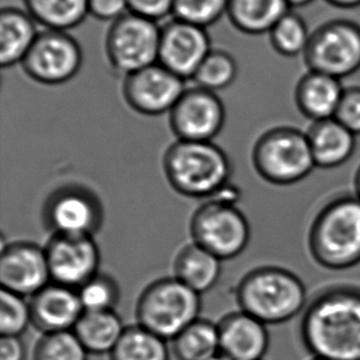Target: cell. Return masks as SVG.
Here are the masks:
<instances>
[{
  "mask_svg": "<svg viewBox=\"0 0 360 360\" xmlns=\"http://www.w3.org/2000/svg\"><path fill=\"white\" fill-rule=\"evenodd\" d=\"M175 0H128L129 13L158 22L172 14Z\"/></svg>",
  "mask_w": 360,
  "mask_h": 360,
  "instance_id": "obj_35",
  "label": "cell"
},
{
  "mask_svg": "<svg viewBox=\"0 0 360 360\" xmlns=\"http://www.w3.org/2000/svg\"><path fill=\"white\" fill-rule=\"evenodd\" d=\"M302 58L307 70L340 80L351 77L360 69V25L347 19L322 24L312 32Z\"/></svg>",
  "mask_w": 360,
  "mask_h": 360,
  "instance_id": "obj_8",
  "label": "cell"
},
{
  "mask_svg": "<svg viewBox=\"0 0 360 360\" xmlns=\"http://www.w3.org/2000/svg\"><path fill=\"white\" fill-rule=\"evenodd\" d=\"M42 220L52 235L94 236L103 226V207L90 188L70 184L58 187L49 195Z\"/></svg>",
  "mask_w": 360,
  "mask_h": 360,
  "instance_id": "obj_10",
  "label": "cell"
},
{
  "mask_svg": "<svg viewBox=\"0 0 360 360\" xmlns=\"http://www.w3.org/2000/svg\"><path fill=\"white\" fill-rule=\"evenodd\" d=\"M110 360H170L164 338L136 323L127 327Z\"/></svg>",
  "mask_w": 360,
  "mask_h": 360,
  "instance_id": "obj_27",
  "label": "cell"
},
{
  "mask_svg": "<svg viewBox=\"0 0 360 360\" xmlns=\"http://www.w3.org/2000/svg\"><path fill=\"white\" fill-rule=\"evenodd\" d=\"M312 358L360 360V288L332 285L307 302L300 322Z\"/></svg>",
  "mask_w": 360,
  "mask_h": 360,
  "instance_id": "obj_1",
  "label": "cell"
},
{
  "mask_svg": "<svg viewBox=\"0 0 360 360\" xmlns=\"http://www.w3.org/2000/svg\"><path fill=\"white\" fill-rule=\"evenodd\" d=\"M208 360H229L228 359V358H225L224 356H223V354H217V356H212V358H210V359Z\"/></svg>",
  "mask_w": 360,
  "mask_h": 360,
  "instance_id": "obj_41",
  "label": "cell"
},
{
  "mask_svg": "<svg viewBox=\"0 0 360 360\" xmlns=\"http://www.w3.org/2000/svg\"><path fill=\"white\" fill-rule=\"evenodd\" d=\"M335 118L356 136H359L360 86L345 88Z\"/></svg>",
  "mask_w": 360,
  "mask_h": 360,
  "instance_id": "obj_34",
  "label": "cell"
},
{
  "mask_svg": "<svg viewBox=\"0 0 360 360\" xmlns=\"http://www.w3.org/2000/svg\"><path fill=\"white\" fill-rule=\"evenodd\" d=\"M0 360H26V347L21 337H1Z\"/></svg>",
  "mask_w": 360,
  "mask_h": 360,
  "instance_id": "obj_37",
  "label": "cell"
},
{
  "mask_svg": "<svg viewBox=\"0 0 360 360\" xmlns=\"http://www.w3.org/2000/svg\"><path fill=\"white\" fill-rule=\"evenodd\" d=\"M307 133L316 169L340 167L356 151V134L335 117L314 122Z\"/></svg>",
  "mask_w": 360,
  "mask_h": 360,
  "instance_id": "obj_20",
  "label": "cell"
},
{
  "mask_svg": "<svg viewBox=\"0 0 360 360\" xmlns=\"http://www.w3.org/2000/svg\"><path fill=\"white\" fill-rule=\"evenodd\" d=\"M162 167L169 185L188 198H213L229 185V156L213 141H177L165 151Z\"/></svg>",
  "mask_w": 360,
  "mask_h": 360,
  "instance_id": "obj_3",
  "label": "cell"
},
{
  "mask_svg": "<svg viewBox=\"0 0 360 360\" xmlns=\"http://www.w3.org/2000/svg\"><path fill=\"white\" fill-rule=\"evenodd\" d=\"M160 36L158 22L128 11L108 29L105 41L108 63L123 77L158 63Z\"/></svg>",
  "mask_w": 360,
  "mask_h": 360,
  "instance_id": "obj_9",
  "label": "cell"
},
{
  "mask_svg": "<svg viewBox=\"0 0 360 360\" xmlns=\"http://www.w3.org/2000/svg\"><path fill=\"white\" fill-rule=\"evenodd\" d=\"M32 325L30 302L19 294L1 289L0 292V333L1 337H21Z\"/></svg>",
  "mask_w": 360,
  "mask_h": 360,
  "instance_id": "obj_32",
  "label": "cell"
},
{
  "mask_svg": "<svg viewBox=\"0 0 360 360\" xmlns=\"http://www.w3.org/2000/svg\"><path fill=\"white\" fill-rule=\"evenodd\" d=\"M311 34L307 21L292 10L274 25L269 32L273 49L283 57L292 58L302 56L307 51Z\"/></svg>",
  "mask_w": 360,
  "mask_h": 360,
  "instance_id": "obj_28",
  "label": "cell"
},
{
  "mask_svg": "<svg viewBox=\"0 0 360 360\" xmlns=\"http://www.w3.org/2000/svg\"><path fill=\"white\" fill-rule=\"evenodd\" d=\"M312 259L330 271H346L360 264V198L338 195L317 213L307 235Z\"/></svg>",
  "mask_w": 360,
  "mask_h": 360,
  "instance_id": "obj_2",
  "label": "cell"
},
{
  "mask_svg": "<svg viewBox=\"0 0 360 360\" xmlns=\"http://www.w3.org/2000/svg\"><path fill=\"white\" fill-rule=\"evenodd\" d=\"M78 294L84 311H115L121 297L118 283L100 272L79 288Z\"/></svg>",
  "mask_w": 360,
  "mask_h": 360,
  "instance_id": "obj_31",
  "label": "cell"
},
{
  "mask_svg": "<svg viewBox=\"0 0 360 360\" xmlns=\"http://www.w3.org/2000/svg\"><path fill=\"white\" fill-rule=\"evenodd\" d=\"M200 294L177 278H161L141 292L136 302V321L165 341H174L200 319Z\"/></svg>",
  "mask_w": 360,
  "mask_h": 360,
  "instance_id": "obj_5",
  "label": "cell"
},
{
  "mask_svg": "<svg viewBox=\"0 0 360 360\" xmlns=\"http://www.w3.org/2000/svg\"><path fill=\"white\" fill-rule=\"evenodd\" d=\"M229 0H175L172 15L200 27H208L228 11Z\"/></svg>",
  "mask_w": 360,
  "mask_h": 360,
  "instance_id": "obj_33",
  "label": "cell"
},
{
  "mask_svg": "<svg viewBox=\"0 0 360 360\" xmlns=\"http://www.w3.org/2000/svg\"><path fill=\"white\" fill-rule=\"evenodd\" d=\"M36 21L24 10L4 8L0 13V65L22 63L36 41Z\"/></svg>",
  "mask_w": 360,
  "mask_h": 360,
  "instance_id": "obj_21",
  "label": "cell"
},
{
  "mask_svg": "<svg viewBox=\"0 0 360 360\" xmlns=\"http://www.w3.org/2000/svg\"><path fill=\"white\" fill-rule=\"evenodd\" d=\"M326 1L332 6H336L340 9H354L360 6V0H326Z\"/></svg>",
  "mask_w": 360,
  "mask_h": 360,
  "instance_id": "obj_38",
  "label": "cell"
},
{
  "mask_svg": "<svg viewBox=\"0 0 360 360\" xmlns=\"http://www.w3.org/2000/svg\"><path fill=\"white\" fill-rule=\"evenodd\" d=\"M52 282L44 248L31 241H14L5 245L0 255L1 289L34 297Z\"/></svg>",
  "mask_w": 360,
  "mask_h": 360,
  "instance_id": "obj_15",
  "label": "cell"
},
{
  "mask_svg": "<svg viewBox=\"0 0 360 360\" xmlns=\"http://www.w3.org/2000/svg\"><path fill=\"white\" fill-rule=\"evenodd\" d=\"M89 14L101 21H115L127 14L128 0H88Z\"/></svg>",
  "mask_w": 360,
  "mask_h": 360,
  "instance_id": "obj_36",
  "label": "cell"
},
{
  "mask_svg": "<svg viewBox=\"0 0 360 360\" xmlns=\"http://www.w3.org/2000/svg\"><path fill=\"white\" fill-rule=\"evenodd\" d=\"M32 326L44 333L73 331L84 307L78 290L51 282L30 300Z\"/></svg>",
  "mask_w": 360,
  "mask_h": 360,
  "instance_id": "obj_17",
  "label": "cell"
},
{
  "mask_svg": "<svg viewBox=\"0 0 360 360\" xmlns=\"http://www.w3.org/2000/svg\"><path fill=\"white\" fill-rule=\"evenodd\" d=\"M292 8H302L307 5L311 4L315 0H287Z\"/></svg>",
  "mask_w": 360,
  "mask_h": 360,
  "instance_id": "obj_39",
  "label": "cell"
},
{
  "mask_svg": "<svg viewBox=\"0 0 360 360\" xmlns=\"http://www.w3.org/2000/svg\"><path fill=\"white\" fill-rule=\"evenodd\" d=\"M34 360H89V353L74 331L53 332L36 343Z\"/></svg>",
  "mask_w": 360,
  "mask_h": 360,
  "instance_id": "obj_30",
  "label": "cell"
},
{
  "mask_svg": "<svg viewBox=\"0 0 360 360\" xmlns=\"http://www.w3.org/2000/svg\"><path fill=\"white\" fill-rule=\"evenodd\" d=\"M179 360H208L220 353L218 323L198 319L172 341Z\"/></svg>",
  "mask_w": 360,
  "mask_h": 360,
  "instance_id": "obj_26",
  "label": "cell"
},
{
  "mask_svg": "<svg viewBox=\"0 0 360 360\" xmlns=\"http://www.w3.org/2000/svg\"><path fill=\"white\" fill-rule=\"evenodd\" d=\"M169 113L171 131L180 141H212L225 123L219 96L195 84L185 89Z\"/></svg>",
  "mask_w": 360,
  "mask_h": 360,
  "instance_id": "obj_12",
  "label": "cell"
},
{
  "mask_svg": "<svg viewBox=\"0 0 360 360\" xmlns=\"http://www.w3.org/2000/svg\"><path fill=\"white\" fill-rule=\"evenodd\" d=\"M354 193L360 198V165L354 176Z\"/></svg>",
  "mask_w": 360,
  "mask_h": 360,
  "instance_id": "obj_40",
  "label": "cell"
},
{
  "mask_svg": "<svg viewBox=\"0 0 360 360\" xmlns=\"http://www.w3.org/2000/svg\"><path fill=\"white\" fill-rule=\"evenodd\" d=\"M238 77V63L223 49H212L197 69L192 80L200 88L219 91L234 83Z\"/></svg>",
  "mask_w": 360,
  "mask_h": 360,
  "instance_id": "obj_29",
  "label": "cell"
},
{
  "mask_svg": "<svg viewBox=\"0 0 360 360\" xmlns=\"http://www.w3.org/2000/svg\"><path fill=\"white\" fill-rule=\"evenodd\" d=\"M26 11L46 30L68 31L89 15L88 0H24Z\"/></svg>",
  "mask_w": 360,
  "mask_h": 360,
  "instance_id": "obj_25",
  "label": "cell"
},
{
  "mask_svg": "<svg viewBox=\"0 0 360 360\" xmlns=\"http://www.w3.org/2000/svg\"><path fill=\"white\" fill-rule=\"evenodd\" d=\"M312 360H326V359H319V358H312Z\"/></svg>",
  "mask_w": 360,
  "mask_h": 360,
  "instance_id": "obj_42",
  "label": "cell"
},
{
  "mask_svg": "<svg viewBox=\"0 0 360 360\" xmlns=\"http://www.w3.org/2000/svg\"><path fill=\"white\" fill-rule=\"evenodd\" d=\"M343 91L340 79L307 70L297 82L294 98L297 110L314 123L335 117Z\"/></svg>",
  "mask_w": 360,
  "mask_h": 360,
  "instance_id": "obj_19",
  "label": "cell"
},
{
  "mask_svg": "<svg viewBox=\"0 0 360 360\" xmlns=\"http://www.w3.org/2000/svg\"><path fill=\"white\" fill-rule=\"evenodd\" d=\"M210 51V36L205 27L179 19L161 27L158 63L180 78H193Z\"/></svg>",
  "mask_w": 360,
  "mask_h": 360,
  "instance_id": "obj_16",
  "label": "cell"
},
{
  "mask_svg": "<svg viewBox=\"0 0 360 360\" xmlns=\"http://www.w3.org/2000/svg\"><path fill=\"white\" fill-rule=\"evenodd\" d=\"M83 64V51L67 31L44 30L22 60L30 78L44 85H59L73 79Z\"/></svg>",
  "mask_w": 360,
  "mask_h": 360,
  "instance_id": "obj_11",
  "label": "cell"
},
{
  "mask_svg": "<svg viewBox=\"0 0 360 360\" xmlns=\"http://www.w3.org/2000/svg\"><path fill=\"white\" fill-rule=\"evenodd\" d=\"M220 354L229 360H263L269 348L267 325L250 314L233 312L221 319Z\"/></svg>",
  "mask_w": 360,
  "mask_h": 360,
  "instance_id": "obj_18",
  "label": "cell"
},
{
  "mask_svg": "<svg viewBox=\"0 0 360 360\" xmlns=\"http://www.w3.org/2000/svg\"><path fill=\"white\" fill-rule=\"evenodd\" d=\"M236 300L241 311L267 326L290 321L309 302L302 279L277 266L255 268L243 276L236 288Z\"/></svg>",
  "mask_w": 360,
  "mask_h": 360,
  "instance_id": "obj_4",
  "label": "cell"
},
{
  "mask_svg": "<svg viewBox=\"0 0 360 360\" xmlns=\"http://www.w3.org/2000/svg\"><path fill=\"white\" fill-rule=\"evenodd\" d=\"M44 250L52 282L78 290L98 273L101 257L94 236L52 235Z\"/></svg>",
  "mask_w": 360,
  "mask_h": 360,
  "instance_id": "obj_14",
  "label": "cell"
},
{
  "mask_svg": "<svg viewBox=\"0 0 360 360\" xmlns=\"http://www.w3.org/2000/svg\"><path fill=\"white\" fill-rule=\"evenodd\" d=\"M172 269L174 277L202 295L219 281L221 259L192 241L177 252Z\"/></svg>",
  "mask_w": 360,
  "mask_h": 360,
  "instance_id": "obj_22",
  "label": "cell"
},
{
  "mask_svg": "<svg viewBox=\"0 0 360 360\" xmlns=\"http://www.w3.org/2000/svg\"><path fill=\"white\" fill-rule=\"evenodd\" d=\"M185 89V79L155 63L126 75L122 93L127 105L136 112L160 116L170 112Z\"/></svg>",
  "mask_w": 360,
  "mask_h": 360,
  "instance_id": "obj_13",
  "label": "cell"
},
{
  "mask_svg": "<svg viewBox=\"0 0 360 360\" xmlns=\"http://www.w3.org/2000/svg\"><path fill=\"white\" fill-rule=\"evenodd\" d=\"M252 164L268 184L289 186L305 180L316 169L307 131L295 127H274L258 136Z\"/></svg>",
  "mask_w": 360,
  "mask_h": 360,
  "instance_id": "obj_6",
  "label": "cell"
},
{
  "mask_svg": "<svg viewBox=\"0 0 360 360\" xmlns=\"http://www.w3.org/2000/svg\"><path fill=\"white\" fill-rule=\"evenodd\" d=\"M290 9L287 0H229L226 15L235 29L255 36L269 34Z\"/></svg>",
  "mask_w": 360,
  "mask_h": 360,
  "instance_id": "obj_23",
  "label": "cell"
},
{
  "mask_svg": "<svg viewBox=\"0 0 360 360\" xmlns=\"http://www.w3.org/2000/svg\"><path fill=\"white\" fill-rule=\"evenodd\" d=\"M190 234L193 243L224 261L238 257L246 250L251 229L236 205L210 198L192 215Z\"/></svg>",
  "mask_w": 360,
  "mask_h": 360,
  "instance_id": "obj_7",
  "label": "cell"
},
{
  "mask_svg": "<svg viewBox=\"0 0 360 360\" xmlns=\"http://www.w3.org/2000/svg\"><path fill=\"white\" fill-rule=\"evenodd\" d=\"M124 330L115 311H85L73 331L89 354H111Z\"/></svg>",
  "mask_w": 360,
  "mask_h": 360,
  "instance_id": "obj_24",
  "label": "cell"
}]
</instances>
